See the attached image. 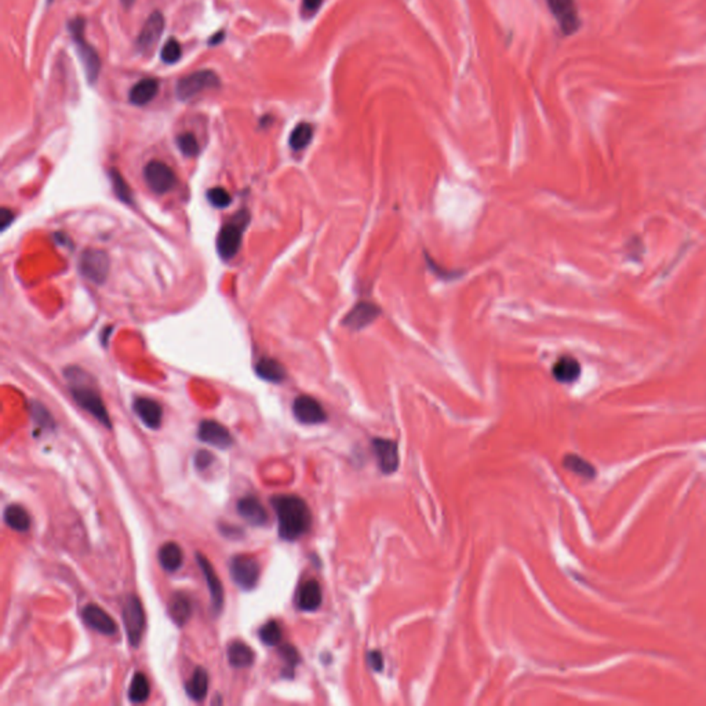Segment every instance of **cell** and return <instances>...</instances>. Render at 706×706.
I'll use <instances>...</instances> for the list:
<instances>
[{"instance_id":"obj_1","label":"cell","mask_w":706,"mask_h":706,"mask_svg":"<svg viewBox=\"0 0 706 706\" xmlns=\"http://www.w3.org/2000/svg\"><path fill=\"white\" fill-rule=\"evenodd\" d=\"M271 503L276 512L280 538L295 541L308 533L312 524V515L302 498L297 495H274Z\"/></svg>"},{"instance_id":"obj_2","label":"cell","mask_w":706,"mask_h":706,"mask_svg":"<svg viewBox=\"0 0 706 706\" xmlns=\"http://www.w3.org/2000/svg\"><path fill=\"white\" fill-rule=\"evenodd\" d=\"M65 378L69 383L71 393L75 402L89 411L97 421H100L105 428H112L108 410L97 392V389L89 381V376L78 367H69L65 372Z\"/></svg>"},{"instance_id":"obj_3","label":"cell","mask_w":706,"mask_h":706,"mask_svg":"<svg viewBox=\"0 0 706 706\" xmlns=\"http://www.w3.org/2000/svg\"><path fill=\"white\" fill-rule=\"evenodd\" d=\"M68 29L78 50V55L83 65L87 80L90 83H96L101 72V59L97 50L84 39V18L82 17L73 18L72 21H69Z\"/></svg>"},{"instance_id":"obj_4","label":"cell","mask_w":706,"mask_h":706,"mask_svg":"<svg viewBox=\"0 0 706 706\" xmlns=\"http://www.w3.org/2000/svg\"><path fill=\"white\" fill-rule=\"evenodd\" d=\"M250 214L247 210L239 212L235 218L225 223L222 229L219 230L217 237L218 254L222 257V260L228 261L232 260L237 251L240 250L242 246V237L243 232L249 223Z\"/></svg>"},{"instance_id":"obj_5","label":"cell","mask_w":706,"mask_h":706,"mask_svg":"<svg viewBox=\"0 0 706 706\" xmlns=\"http://www.w3.org/2000/svg\"><path fill=\"white\" fill-rule=\"evenodd\" d=\"M218 86H219V79H218L217 73L213 71H209V69H203V71L193 72V73L179 79L177 83L175 91H177V96L181 101H186V100H191L192 97L203 93L205 90L217 89Z\"/></svg>"},{"instance_id":"obj_6","label":"cell","mask_w":706,"mask_h":706,"mask_svg":"<svg viewBox=\"0 0 706 706\" xmlns=\"http://www.w3.org/2000/svg\"><path fill=\"white\" fill-rule=\"evenodd\" d=\"M122 614L128 642L133 647H138L145 628V612L140 598L134 595L128 596L123 605Z\"/></svg>"},{"instance_id":"obj_7","label":"cell","mask_w":706,"mask_h":706,"mask_svg":"<svg viewBox=\"0 0 706 706\" xmlns=\"http://www.w3.org/2000/svg\"><path fill=\"white\" fill-rule=\"evenodd\" d=\"M260 573V564L251 556L239 554L230 560V577L243 591H251L257 587Z\"/></svg>"},{"instance_id":"obj_8","label":"cell","mask_w":706,"mask_h":706,"mask_svg":"<svg viewBox=\"0 0 706 706\" xmlns=\"http://www.w3.org/2000/svg\"><path fill=\"white\" fill-rule=\"evenodd\" d=\"M546 4L563 35L570 36L580 29L581 18L575 0H546Z\"/></svg>"},{"instance_id":"obj_9","label":"cell","mask_w":706,"mask_h":706,"mask_svg":"<svg viewBox=\"0 0 706 706\" xmlns=\"http://www.w3.org/2000/svg\"><path fill=\"white\" fill-rule=\"evenodd\" d=\"M79 271L93 283L101 284L107 280L109 273L108 254L103 250L89 249L80 256Z\"/></svg>"},{"instance_id":"obj_10","label":"cell","mask_w":706,"mask_h":706,"mask_svg":"<svg viewBox=\"0 0 706 706\" xmlns=\"http://www.w3.org/2000/svg\"><path fill=\"white\" fill-rule=\"evenodd\" d=\"M144 178L147 185L158 195L170 192L175 184L177 177L168 164L161 161H151L144 168Z\"/></svg>"},{"instance_id":"obj_11","label":"cell","mask_w":706,"mask_h":706,"mask_svg":"<svg viewBox=\"0 0 706 706\" xmlns=\"http://www.w3.org/2000/svg\"><path fill=\"white\" fill-rule=\"evenodd\" d=\"M293 413L297 421L305 425H316L326 421V411L322 404L307 395L298 396L293 403Z\"/></svg>"},{"instance_id":"obj_12","label":"cell","mask_w":706,"mask_h":706,"mask_svg":"<svg viewBox=\"0 0 706 706\" xmlns=\"http://www.w3.org/2000/svg\"><path fill=\"white\" fill-rule=\"evenodd\" d=\"M164 31V17L161 11H154L149 18L145 21L138 39L137 49L141 53H148L154 49V46L159 42Z\"/></svg>"},{"instance_id":"obj_13","label":"cell","mask_w":706,"mask_h":706,"mask_svg":"<svg viewBox=\"0 0 706 706\" xmlns=\"http://www.w3.org/2000/svg\"><path fill=\"white\" fill-rule=\"evenodd\" d=\"M380 307H377L373 302L362 301L358 302L345 316L344 319V326L351 328V330H362L365 327L370 326L378 316H380Z\"/></svg>"},{"instance_id":"obj_14","label":"cell","mask_w":706,"mask_h":706,"mask_svg":"<svg viewBox=\"0 0 706 706\" xmlns=\"http://www.w3.org/2000/svg\"><path fill=\"white\" fill-rule=\"evenodd\" d=\"M198 437L203 443H207L221 450L229 448L233 444V437L229 431L222 424L213 420H205L200 422L198 428Z\"/></svg>"},{"instance_id":"obj_15","label":"cell","mask_w":706,"mask_h":706,"mask_svg":"<svg viewBox=\"0 0 706 706\" xmlns=\"http://www.w3.org/2000/svg\"><path fill=\"white\" fill-rule=\"evenodd\" d=\"M82 618L86 625L103 635H115L117 625L108 612L97 604H87L82 611Z\"/></svg>"},{"instance_id":"obj_16","label":"cell","mask_w":706,"mask_h":706,"mask_svg":"<svg viewBox=\"0 0 706 706\" xmlns=\"http://www.w3.org/2000/svg\"><path fill=\"white\" fill-rule=\"evenodd\" d=\"M196 560H198V564L207 581V587H209V591H210V596H212V605H213V610L214 612L218 614L222 611V607H223V587H222V582L221 580L218 578L217 573L213 567V564L206 559V556H203L202 553H196Z\"/></svg>"},{"instance_id":"obj_17","label":"cell","mask_w":706,"mask_h":706,"mask_svg":"<svg viewBox=\"0 0 706 706\" xmlns=\"http://www.w3.org/2000/svg\"><path fill=\"white\" fill-rule=\"evenodd\" d=\"M374 454L377 457L381 471L386 475L393 473L399 468V448L396 441L388 439L373 440Z\"/></svg>"},{"instance_id":"obj_18","label":"cell","mask_w":706,"mask_h":706,"mask_svg":"<svg viewBox=\"0 0 706 706\" xmlns=\"http://www.w3.org/2000/svg\"><path fill=\"white\" fill-rule=\"evenodd\" d=\"M134 413L149 429H158L162 425L163 409L162 406L149 397H138L133 404Z\"/></svg>"},{"instance_id":"obj_19","label":"cell","mask_w":706,"mask_h":706,"mask_svg":"<svg viewBox=\"0 0 706 706\" xmlns=\"http://www.w3.org/2000/svg\"><path fill=\"white\" fill-rule=\"evenodd\" d=\"M237 513L243 517L249 524L261 527L268 523V513L264 505L260 502L257 497L247 495L239 499L237 502Z\"/></svg>"},{"instance_id":"obj_20","label":"cell","mask_w":706,"mask_h":706,"mask_svg":"<svg viewBox=\"0 0 706 706\" xmlns=\"http://www.w3.org/2000/svg\"><path fill=\"white\" fill-rule=\"evenodd\" d=\"M323 601L322 589L318 581L309 580L301 585L297 594V605L302 611H315Z\"/></svg>"},{"instance_id":"obj_21","label":"cell","mask_w":706,"mask_h":706,"mask_svg":"<svg viewBox=\"0 0 706 706\" xmlns=\"http://www.w3.org/2000/svg\"><path fill=\"white\" fill-rule=\"evenodd\" d=\"M159 93V82L156 79H142L135 86L131 87L128 93V100L134 105L149 104Z\"/></svg>"},{"instance_id":"obj_22","label":"cell","mask_w":706,"mask_h":706,"mask_svg":"<svg viewBox=\"0 0 706 706\" xmlns=\"http://www.w3.org/2000/svg\"><path fill=\"white\" fill-rule=\"evenodd\" d=\"M3 519H4V523L10 529L20 531V533L28 531L31 527L29 513L27 512L25 508H22L21 505H17V503H11V505L6 506V509L3 512Z\"/></svg>"},{"instance_id":"obj_23","label":"cell","mask_w":706,"mask_h":706,"mask_svg":"<svg viewBox=\"0 0 706 706\" xmlns=\"http://www.w3.org/2000/svg\"><path fill=\"white\" fill-rule=\"evenodd\" d=\"M552 373H553V377L556 378V381L563 382V383H571L580 378L581 365L574 358L564 356V358H560L554 363Z\"/></svg>"},{"instance_id":"obj_24","label":"cell","mask_w":706,"mask_h":706,"mask_svg":"<svg viewBox=\"0 0 706 706\" xmlns=\"http://www.w3.org/2000/svg\"><path fill=\"white\" fill-rule=\"evenodd\" d=\"M192 612L191 600L184 594H174L168 603V615L178 626H184Z\"/></svg>"},{"instance_id":"obj_25","label":"cell","mask_w":706,"mask_h":706,"mask_svg":"<svg viewBox=\"0 0 706 706\" xmlns=\"http://www.w3.org/2000/svg\"><path fill=\"white\" fill-rule=\"evenodd\" d=\"M256 373L261 380L273 382V383L283 382L287 376L283 365L271 358H264V359L258 360L256 365Z\"/></svg>"},{"instance_id":"obj_26","label":"cell","mask_w":706,"mask_h":706,"mask_svg":"<svg viewBox=\"0 0 706 706\" xmlns=\"http://www.w3.org/2000/svg\"><path fill=\"white\" fill-rule=\"evenodd\" d=\"M186 694L193 701H203L209 691V675L202 666L196 668L191 680L186 683Z\"/></svg>"},{"instance_id":"obj_27","label":"cell","mask_w":706,"mask_h":706,"mask_svg":"<svg viewBox=\"0 0 706 706\" xmlns=\"http://www.w3.org/2000/svg\"><path fill=\"white\" fill-rule=\"evenodd\" d=\"M184 561V553L179 545L175 543H166L159 549V563L164 571L174 573L177 571Z\"/></svg>"},{"instance_id":"obj_28","label":"cell","mask_w":706,"mask_h":706,"mask_svg":"<svg viewBox=\"0 0 706 706\" xmlns=\"http://www.w3.org/2000/svg\"><path fill=\"white\" fill-rule=\"evenodd\" d=\"M228 661L236 669L249 668L254 662V652L243 642H232L228 647Z\"/></svg>"},{"instance_id":"obj_29","label":"cell","mask_w":706,"mask_h":706,"mask_svg":"<svg viewBox=\"0 0 706 706\" xmlns=\"http://www.w3.org/2000/svg\"><path fill=\"white\" fill-rule=\"evenodd\" d=\"M151 694V687L147 676L141 672H137L131 680L128 687V700L133 704H142L148 700Z\"/></svg>"},{"instance_id":"obj_30","label":"cell","mask_w":706,"mask_h":706,"mask_svg":"<svg viewBox=\"0 0 706 706\" xmlns=\"http://www.w3.org/2000/svg\"><path fill=\"white\" fill-rule=\"evenodd\" d=\"M314 138V127L309 123H300L294 127V130L290 134L288 144L293 151H302L305 149Z\"/></svg>"},{"instance_id":"obj_31","label":"cell","mask_w":706,"mask_h":706,"mask_svg":"<svg viewBox=\"0 0 706 706\" xmlns=\"http://www.w3.org/2000/svg\"><path fill=\"white\" fill-rule=\"evenodd\" d=\"M564 466L578 476L592 479L595 476V468L585 459L577 455H567L564 458Z\"/></svg>"},{"instance_id":"obj_32","label":"cell","mask_w":706,"mask_h":706,"mask_svg":"<svg viewBox=\"0 0 706 706\" xmlns=\"http://www.w3.org/2000/svg\"><path fill=\"white\" fill-rule=\"evenodd\" d=\"M258 636L264 645L276 646L280 643V640L283 638V632H281L280 625L276 621H270L261 626Z\"/></svg>"},{"instance_id":"obj_33","label":"cell","mask_w":706,"mask_h":706,"mask_svg":"<svg viewBox=\"0 0 706 706\" xmlns=\"http://www.w3.org/2000/svg\"><path fill=\"white\" fill-rule=\"evenodd\" d=\"M177 145L179 151L188 158H193L199 154V142L192 133L179 134L177 137Z\"/></svg>"},{"instance_id":"obj_34","label":"cell","mask_w":706,"mask_h":706,"mask_svg":"<svg viewBox=\"0 0 706 706\" xmlns=\"http://www.w3.org/2000/svg\"><path fill=\"white\" fill-rule=\"evenodd\" d=\"M110 178L113 182V189H115L116 195L119 196V199H122L126 203H131V191H130L127 182L124 181V178L122 177V174L117 172V170H112Z\"/></svg>"},{"instance_id":"obj_35","label":"cell","mask_w":706,"mask_h":706,"mask_svg":"<svg viewBox=\"0 0 706 706\" xmlns=\"http://www.w3.org/2000/svg\"><path fill=\"white\" fill-rule=\"evenodd\" d=\"M31 414H32V418L35 420V422L38 425H41L42 428H54V421H53L50 413L41 403L34 402L31 404Z\"/></svg>"},{"instance_id":"obj_36","label":"cell","mask_w":706,"mask_h":706,"mask_svg":"<svg viewBox=\"0 0 706 706\" xmlns=\"http://www.w3.org/2000/svg\"><path fill=\"white\" fill-rule=\"evenodd\" d=\"M181 55H182V47L175 39H168L161 52L162 61L168 65L178 62Z\"/></svg>"},{"instance_id":"obj_37","label":"cell","mask_w":706,"mask_h":706,"mask_svg":"<svg viewBox=\"0 0 706 706\" xmlns=\"http://www.w3.org/2000/svg\"><path fill=\"white\" fill-rule=\"evenodd\" d=\"M207 199L209 202L217 207V209H225L230 205L232 202V198L230 195L228 193L226 189L221 188V186H216V188H212L209 192H207Z\"/></svg>"},{"instance_id":"obj_38","label":"cell","mask_w":706,"mask_h":706,"mask_svg":"<svg viewBox=\"0 0 706 706\" xmlns=\"http://www.w3.org/2000/svg\"><path fill=\"white\" fill-rule=\"evenodd\" d=\"M280 656L283 658L284 663L287 665V672L288 675H291L294 672V668L300 663V655H298V652L290 646V645H286L283 646L280 650Z\"/></svg>"},{"instance_id":"obj_39","label":"cell","mask_w":706,"mask_h":706,"mask_svg":"<svg viewBox=\"0 0 706 706\" xmlns=\"http://www.w3.org/2000/svg\"><path fill=\"white\" fill-rule=\"evenodd\" d=\"M214 461V455L206 450H202V451H198V454L195 455V466L196 469L199 471H205L207 469L212 462Z\"/></svg>"},{"instance_id":"obj_40","label":"cell","mask_w":706,"mask_h":706,"mask_svg":"<svg viewBox=\"0 0 706 706\" xmlns=\"http://www.w3.org/2000/svg\"><path fill=\"white\" fill-rule=\"evenodd\" d=\"M323 4V0H302V17L311 18L314 17L321 6Z\"/></svg>"},{"instance_id":"obj_41","label":"cell","mask_w":706,"mask_h":706,"mask_svg":"<svg viewBox=\"0 0 706 706\" xmlns=\"http://www.w3.org/2000/svg\"><path fill=\"white\" fill-rule=\"evenodd\" d=\"M369 663L376 670L381 672L383 669V656L380 652H369Z\"/></svg>"},{"instance_id":"obj_42","label":"cell","mask_w":706,"mask_h":706,"mask_svg":"<svg viewBox=\"0 0 706 706\" xmlns=\"http://www.w3.org/2000/svg\"><path fill=\"white\" fill-rule=\"evenodd\" d=\"M13 219H14V213L10 209L3 207L0 210V226H1V230H4L7 226H10V223L13 222Z\"/></svg>"},{"instance_id":"obj_43","label":"cell","mask_w":706,"mask_h":706,"mask_svg":"<svg viewBox=\"0 0 706 706\" xmlns=\"http://www.w3.org/2000/svg\"><path fill=\"white\" fill-rule=\"evenodd\" d=\"M223 38H225V32H223V31H219V32H217L213 38H210L209 45H210V46H217V45H219V43L223 41Z\"/></svg>"},{"instance_id":"obj_44","label":"cell","mask_w":706,"mask_h":706,"mask_svg":"<svg viewBox=\"0 0 706 706\" xmlns=\"http://www.w3.org/2000/svg\"><path fill=\"white\" fill-rule=\"evenodd\" d=\"M120 1H122V4H123L126 8H130V7L134 4V1H135V0H120Z\"/></svg>"}]
</instances>
